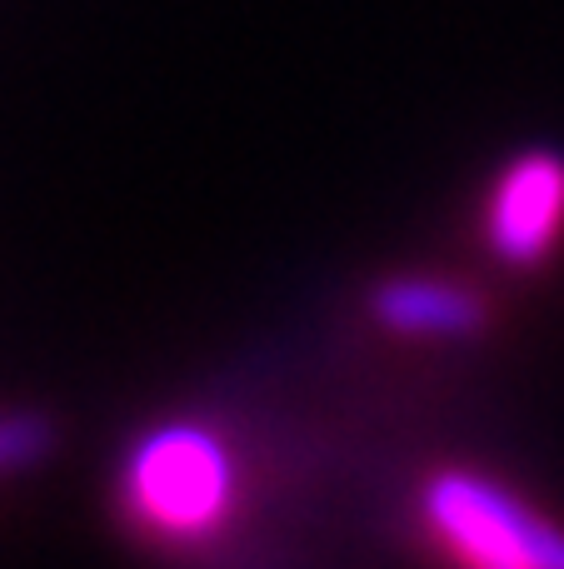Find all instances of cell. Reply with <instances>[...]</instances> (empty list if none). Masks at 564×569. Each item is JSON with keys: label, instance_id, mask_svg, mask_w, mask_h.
<instances>
[{"label": "cell", "instance_id": "obj_1", "mask_svg": "<svg viewBox=\"0 0 564 569\" xmlns=\"http://www.w3.org/2000/svg\"><path fill=\"white\" fill-rule=\"evenodd\" d=\"M425 520L440 545L485 569H564V530L480 475L445 470L425 485Z\"/></svg>", "mask_w": 564, "mask_h": 569}, {"label": "cell", "instance_id": "obj_2", "mask_svg": "<svg viewBox=\"0 0 564 569\" xmlns=\"http://www.w3.org/2000/svg\"><path fill=\"white\" fill-rule=\"evenodd\" d=\"M130 510L160 535H205L230 505V460L215 435L195 425H165L145 435L125 470Z\"/></svg>", "mask_w": 564, "mask_h": 569}, {"label": "cell", "instance_id": "obj_5", "mask_svg": "<svg viewBox=\"0 0 564 569\" xmlns=\"http://www.w3.org/2000/svg\"><path fill=\"white\" fill-rule=\"evenodd\" d=\"M50 450V425L36 415H0V470L40 460Z\"/></svg>", "mask_w": 564, "mask_h": 569}, {"label": "cell", "instance_id": "obj_4", "mask_svg": "<svg viewBox=\"0 0 564 569\" xmlns=\"http://www.w3.org/2000/svg\"><path fill=\"white\" fill-rule=\"evenodd\" d=\"M375 315L395 335H435V340H455V335L480 330L485 305L450 280H390L375 295Z\"/></svg>", "mask_w": 564, "mask_h": 569}, {"label": "cell", "instance_id": "obj_3", "mask_svg": "<svg viewBox=\"0 0 564 569\" xmlns=\"http://www.w3.org/2000/svg\"><path fill=\"white\" fill-rule=\"evenodd\" d=\"M564 226V160L530 150L500 176L490 196V246L505 266H535Z\"/></svg>", "mask_w": 564, "mask_h": 569}]
</instances>
